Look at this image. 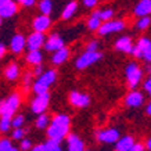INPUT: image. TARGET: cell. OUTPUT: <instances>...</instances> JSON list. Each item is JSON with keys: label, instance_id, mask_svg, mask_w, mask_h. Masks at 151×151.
Listing matches in <instances>:
<instances>
[{"label": "cell", "instance_id": "44dd1931", "mask_svg": "<svg viewBox=\"0 0 151 151\" xmlns=\"http://www.w3.org/2000/svg\"><path fill=\"white\" fill-rule=\"evenodd\" d=\"M43 61V55L39 50H31L27 54V63L31 65H40Z\"/></svg>", "mask_w": 151, "mask_h": 151}, {"label": "cell", "instance_id": "4dcf8cb0", "mask_svg": "<svg viewBox=\"0 0 151 151\" xmlns=\"http://www.w3.org/2000/svg\"><path fill=\"white\" fill-rule=\"evenodd\" d=\"M97 14H99V17H100V19L103 21V22H105V21H110L111 18H112V15H114V11L112 10H100V11H97Z\"/></svg>", "mask_w": 151, "mask_h": 151}, {"label": "cell", "instance_id": "d6a6232c", "mask_svg": "<svg viewBox=\"0 0 151 151\" xmlns=\"http://www.w3.org/2000/svg\"><path fill=\"white\" fill-rule=\"evenodd\" d=\"M11 126H13V125H11V119H7V118L0 119V132L1 133H7Z\"/></svg>", "mask_w": 151, "mask_h": 151}, {"label": "cell", "instance_id": "484cf974", "mask_svg": "<svg viewBox=\"0 0 151 151\" xmlns=\"http://www.w3.org/2000/svg\"><path fill=\"white\" fill-rule=\"evenodd\" d=\"M35 125H36L37 129H46V128H49V125H50V118H49V115L40 114L39 116H37Z\"/></svg>", "mask_w": 151, "mask_h": 151}, {"label": "cell", "instance_id": "52a82bcc", "mask_svg": "<svg viewBox=\"0 0 151 151\" xmlns=\"http://www.w3.org/2000/svg\"><path fill=\"white\" fill-rule=\"evenodd\" d=\"M96 137L99 142L101 143H108V144H112V143H116L121 139L119 136V132L114 128L110 129H104V130H99L96 133Z\"/></svg>", "mask_w": 151, "mask_h": 151}, {"label": "cell", "instance_id": "8d00e7d4", "mask_svg": "<svg viewBox=\"0 0 151 151\" xmlns=\"http://www.w3.org/2000/svg\"><path fill=\"white\" fill-rule=\"evenodd\" d=\"M32 73L33 72H27L24 75V79H22V83H24V87L28 89V87L31 86V78H32Z\"/></svg>", "mask_w": 151, "mask_h": 151}, {"label": "cell", "instance_id": "2e32d148", "mask_svg": "<svg viewBox=\"0 0 151 151\" xmlns=\"http://www.w3.org/2000/svg\"><path fill=\"white\" fill-rule=\"evenodd\" d=\"M67 144H68V151H85V144L82 139L75 133H69L67 136Z\"/></svg>", "mask_w": 151, "mask_h": 151}, {"label": "cell", "instance_id": "30bf717a", "mask_svg": "<svg viewBox=\"0 0 151 151\" xmlns=\"http://www.w3.org/2000/svg\"><path fill=\"white\" fill-rule=\"evenodd\" d=\"M69 103L73 107H79V108H86L90 104V97L81 92H71L69 93Z\"/></svg>", "mask_w": 151, "mask_h": 151}, {"label": "cell", "instance_id": "277c9868", "mask_svg": "<svg viewBox=\"0 0 151 151\" xmlns=\"http://www.w3.org/2000/svg\"><path fill=\"white\" fill-rule=\"evenodd\" d=\"M103 54L100 51H85L82 55H79L78 60L75 61V67L78 69H85L87 67L93 65L94 63H97L99 60H101Z\"/></svg>", "mask_w": 151, "mask_h": 151}, {"label": "cell", "instance_id": "1f68e13d", "mask_svg": "<svg viewBox=\"0 0 151 151\" xmlns=\"http://www.w3.org/2000/svg\"><path fill=\"white\" fill-rule=\"evenodd\" d=\"M24 124H25V116H24V115H15V116H13V119H11V125H13L14 129L22 128Z\"/></svg>", "mask_w": 151, "mask_h": 151}, {"label": "cell", "instance_id": "5b68a950", "mask_svg": "<svg viewBox=\"0 0 151 151\" xmlns=\"http://www.w3.org/2000/svg\"><path fill=\"white\" fill-rule=\"evenodd\" d=\"M125 29V22L121 19H110V21H105L101 24V27L99 28V35L105 36V35H110V33L115 32H121Z\"/></svg>", "mask_w": 151, "mask_h": 151}, {"label": "cell", "instance_id": "f35d334b", "mask_svg": "<svg viewBox=\"0 0 151 151\" xmlns=\"http://www.w3.org/2000/svg\"><path fill=\"white\" fill-rule=\"evenodd\" d=\"M143 87H144V92H146L148 96H151V79H150V78H148L146 82H144Z\"/></svg>", "mask_w": 151, "mask_h": 151}, {"label": "cell", "instance_id": "d4e9b609", "mask_svg": "<svg viewBox=\"0 0 151 151\" xmlns=\"http://www.w3.org/2000/svg\"><path fill=\"white\" fill-rule=\"evenodd\" d=\"M101 24H103V21L100 19L97 11L96 13H93L92 17L87 19V27H89V29H92V31H99V28L101 27Z\"/></svg>", "mask_w": 151, "mask_h": 151}, {"label": "cell", "instance_id": "6da1fadb", "mask_svg": "<svg viewBox=\"0 0 151 151\" xmlns=\"http://www.w3.org/2000/svg\"><path fill=\"white\" fill-rule=\"evenodd\" d=\"M69 126H71V119H69L68 115H55L53 121L50 122V125H49V128H47V137L61 142L64 137L68 136Z\"/></svg>", "mask_w": 151, "mask_h": 151}, {"label": "cell", "instance_id": "4fadbf2b", "mask_svg": "<svg viewBox=\"0 0 151 151\" xmlns=\"http://www.w3.org/2000/svg\"><path fill=\"white\" fill-rule=\"evenodd\" d=\"M50 25H51V19L49 18V15H45V14H42V15L36 17L32 22V27H33V29H35V32H43L45 33L47 29L50 28Z\"/></svg>", "mask_w": 151, "mask_h": 151}, {"label": "cell", "instance_id": "5bb4252c", "mask_svg": "<svg viewBox=\"0 0 151 151\" xmlns=\"http://www.w3.org/2000/svg\"><path fill=\"white\" fill-rule=\"evenodd\" d=\"M64 47V40L61 39V36H58L57 33H53L49 36V39L45 43V49L47 51H57L60 49Z\"/></svg>", "mask_w": 151, "mask_h": 151}, {"label": "cell", "instance_id": "ee69618b", "mask_svg": "<svg viewBox=\"0 0 151 151\" xmlns=\"http://www.w3.org/2000/svg\"><path fill=\"white\" fill-rule=\"evenodd\" d=\"M31 151H45V146H43V144H37V146L32 147Z\"/></svg>", "mask_w": 151, "mask_h": 151}, {"label": "cell", "instance_id": "836d02e7", "mask_svg": "<svg viewBox=\"0 0 151 151\" xmlns=\"http://www.w3.org/2000/svg\"><path fill=\"white\" fill-rule=\"evenodd\" d=\"M24 136H25V130H24L22 128L14 129L13 133H11V137H13L14 140H18V142H21V140H22Z\"/></svg>", "mask_w": 151, "mask_h": 151}, {"label": "cell", "instance_id": "60d3db41", "mask_svg": "<svg viewBox=\"0 0 151 151\" xmlns=\"http://www.w3.org/2000/svg\"><path fill=\"white\" fill-rule=\"evenodd\" d=\"M83 4L87 9H92V7H94L97 4V0H83Z\"/></svg>", "mask_w": 151, "mask_h": 151}, {"label": "cell", "instance_id": "f546056e", "mask_svg": "<svg viewBox=\"0 0 151 151\" xmlns=\"http://www.w3.org/2000/svg\"><path fill=\"white\" fill-rule=\"evenodd\" d=\"M150 24H151V18L148 17V15H146V17H140L139 21L136 22V28H137L139 31H144V29H147V28L150 27Z\"/></svg>", "mask_w": 151, "mask_h": 151}, {"label": "cell", "instance_id": "74e56055", "mask_svg": "<svg viewBox=\"0 0 151 151\" xmlns=\"http://www.w3.org/2000/svg\"><path fill=\"white\" fill-rule=\"evenodd\" d=\"M97 49H99V42L97 40H92V42L87 43V46H86L87 51H99Z\"/></svg>", "mask_w": 151, "mask_h": 151}, {"label": "cell", "instance_id": "681fc988", "mask_svg": "<svg viewBox=\"0 0 151 151\" xmlns=\"http://www.w3.org/2000/svg\"><path fill=\"white\" fill-rule=\"evenodd\" d=\"M15 1H18V3H21V4H22V3L25 1V0H15Z\"/></svg>", "mask_w": 151, "mask_h": 151}, {"label": "cell", "instance_id": "d590c367", "mask_svg": "<svg viewBox=\"0 0 151 151\" xmlns=\"http://www.w3.org/2000/svg\"><path fill=\"white\" fill-rule=\"evenodd\" d=\"M19 148H21L22 151H29V150H32V142L24 137L22 140L19 142Z\"/></svg>", "mask_w": 151, "mask_h": 151}, {"label": "cell", "instance_id": "e575fe53", "mask_svg": "<svg viewBox=\"0 0 151 151\" xmlns=\"http://www.w3.org/2000/svg\"><path fill=\"white\" fill-rule=\"evenodd\" d=\"M13 147L14 146L11 144V142L9 139H1L0 140V151H10Z\"/></svg>", "mask_w": 151, "mask_h": 151}, {"label": "cell", "instance_id": "7c38bea8", "mask_svg": "<svg viewBox=\"0 0 151 151\" xmlns=\"http://www.w3.org/2000/svg\"><path fill=\"white\" fill-rule=\"evenodd\" d=\"M143 103H144V96L142 92H137V90H132L130 93H128V96L125 99V104L130 108H137L143 105Z\"/></svg>", "mask_w": 151, "mask_h": 151}, {"label": "cell", "instance_id": "603a6c76", "mask_svg": "<svg viewBox=\"0 0 151 151\" xmlns=\"http://www.w3.org/2000/svg\"><path fill=\"white\" fill-rule=\"evenodd\" d=\"M4 76L6 79H9V81H15V79L19 76V67L17 64H10L4 71Z\"/></svg>", "mask_w": 151, "mask_h": 151}, {"label": "cell", "instance_id": "cb8c5ba5", "mask_svg": "<svg viewBox=\"0 0 151 151\" xmlns=\"http://www.w3.org/2000/svg\"><path fill=\"white\" fill-rule=\"evenodd\" d=\"M76 10H78V3H76V1H69L68 4L64 7V10H63L61 18L63 19H69L73 14H75Z\"/></svg>", "mask_w": 151, "mask_h": 151}, {"label": "cell", "instance_id": "ffe728a7", "mask_svg": "<svg viewBox=\"0 0 151 151\" xmlns=\"http://www.w3.org/2000/svg\"><path fill=\"white\" fill-rule=\"evenodd\" d=\"M69 57V50L67 47H63V49H60V50L54 51L53 55H51V63L54 65H61L63 63H65Z\"/></svg>", "mask_w": 151, "mask_h": 151}, {"label": "cell", "instance_id": "ab89813d", "mask_svg": "<svg viewBox=\"0 0 151 151\" xmlns=\"http://www.w3.org/2000/svg\"><path fill=\"white\" fill-rule=\"evenodd\" d=\"M146 150V146H143L142 143H134V146L130 148V151H144Z\"/></svg>", "mask_w": 151, "mask_h": 151}, {"label": "cell", "instance_id": "d6986e66", "mask_svg": "<svg viewBox=\"0 0 151 151\" xmlns=\"http://www.w3.org/2000/svg\"><path fill=\"white\" fill-rule=\"evenodd\" d=\"M134 146V139L132 136H124L115 143V151H130Z\"/></svg>", "mask_w": 151, "mask_h": 151}, {"label": "cell", "instance_id": "f6af8a7d", "mask_svg": "<svg viewBox=\"0 0 151 151\" xmlns=\"http://www.w3.org/2000/svg\"><path fill=\"white\" fill-rule=\"evenodd\" d=\"M144 60H146L148 64H151V51H150V53H147V54L144 55Z\"/></svg>", "mask_w": 151, "mask_h": 151}, {"label": "cell", "instance_id": "4316f807", "mask_svg": "<svg viewBox=\"0 0 151 151\" xmlns=\"http://www.w3.org/2000/svg\"><path fill=\"white\" fill-rule=\"evenodd\" d=\"M6 101L9 103V105L13 108L14 111H17V108H18L19 104H21V97H19L18 93H13L11 96H9L7 99H6Z\"/></svg>", "mask_w": 151, "mask_h": 151}, {"label": "cell", "instance_id": "9a60e30c", "mask_svg": "<svg viewBox=\"0 0 151 151\" xmlns=\"http://www.w3.org/2000/svg\"><path fill=\"white\" fill-rule=\"evenodd\" d=\"M115 49H116L118 51L126 53V54H132L134 46H133V42L129 36H122L115 42Z\"/></svg>", "mask_w": 151, "mask_h": 151}, {"label": "cell", "instance_id": "7dc6e473", "mask_svg": "<svg viewBox=\"0 0 151 151\" xmlns=\"http://www.w3.org/2000/svg\"><path fill=\"white\" fill-rule=\"evenodd\" d=\"M146 148H147L148 151H151V137L147 139V142H146Z\"/></svg>", "mask_w": 151, "mask_h": 151}, {"label": "cell", "instance_id": "f907efd6", "mask_svg": "<svg viewBox=\"0 0 151 151\" xmlns=\"http://www.w3.org/2000/svg\"><path fill=\"white\" fill-rule=\"evenodd\" d=\"M0 24H1V15H0Z\"/></svg>", "mask_w": 151, "mask_h": 151}, {"label": "cell", "instance_id": "3957f363", "mask_svg": "<svg viewBox=\"0 0 151 151\" xmlns=\"http://www.w3.org/2000/svg\"><path fill=\"white\" fill-rule=\"evenodd\" d=\"M125 75H126L128 86L130 87L132 90H134V89L137 87L139 83L142 82L143 71L136 63H130V64H128L126 69H125Z\"/></svg>", "mask_w": 151, "mask_h": 151}, {"label": "cell", "instance_id": "9c48e42d", "mask_svg": "<svg viewBox=\"0 0 151 151\" xmlns=\"http://www.w3.org/2000/svg\"><path fill=\"white\" fill-rule=\"evenodd\" d=\"M45 43H46V37H45L43 32H33L27 39V47L29 51L39 50L42 46H45Z\"/></svg>", "mask_w": 151, "mask_h": 151}, {"label": "cell", "instance_id": "e0dca14e", "mask_svg": "<svg viewBox=\"0 0 151 151\" xmlns=\"http://www.w3.org/2000/svg\"><path fill=\"white\" fill-rule=\"evenodd\" d=\"M25 47H27V39H25L22 35H19V33L14 35L11 42H10V49H11V51L15 53V54H19Z\"/></svg>", "mask_w": 151, "mask_h": 151}, {"label": "cell", "instance_id": "c3c4849f", "mask_svg": "<svg viewBox=\"0 0 151 151\" xmlns=\"http://www.w3.org/2000/svg\"><path fill=\"white\" fill-rule=\"evenodd\" d=\"M10 151H19V150H18V148H17V147H13V148H11V150H10Z\"/></svg>", "mask_w": 151, "mask_h": 151}, {"label": "cell", "instance_id": "ba28073f", "mask_svg": "<svg viewBox=\"0 0 151 151\" xmlns=\"http://www.w3.org/2000/svg\"><path fill=\"white\" fill-rule=\"evenodd\" d=\"M151 51V39L148 37H140L139 42L132 51V55L136 58H144V55Z\"/></svg>", "mask_w": 151, "mask_h": 151}, {"label": "cell", "instance_id": "f1b7e54d", "mask_svg": "<svg viewBox=\"0 0 151 151\" xmlns=\"http://www.w3.org/2000/svg\"><path fill=\"white\" fill-rule=\"evenodd\" d=\"M43 146H45V151H63L61 146H60V142L53 140V139H49Z\"/></svg>", "mask_w": 151, "mask_h": 151}, {"label": "cell", "instance_id": "83f0119b", "mask_svg": "<svg viewBox=\"0 0 151 151\" xmlns=\"http://www.w3.org/2000/svg\"><path fill=\"white\" fill-rule=\"evenodd\" d=\"M39 10H40L42 14L49 15L51 13V10H53V1L51 0H42L39 3Z\"/></svg>", "mask_w": 151, "mask_h": 151}, {"label": "cell", "instance_id": "8fae6325", "mask_svg": "<svg viewBox=\"0 0 151 151\" xmlns=\"http://www.w3.org/2000/svg\"><path fill=\"white\" fill-rule=\"evenodd\" d=\"M17 13V4L14 0H0V15L1 18H10Z\"/></svg>", "mask_w": 151, "mask_h": 151}, {"label": "cell", "instance_id": "ac0fdd59", "mask_svg": "<svg viewBox=\"0 0 151 151\" xmlns=\"http://www.w3.org/2000/svg\"><path fill=\"white\" fill-rule=\"evenodd\" d=\"M151 14V0H140L134 7V15L146 17Z\"/></svg>", "mask_w": 151, "mask_h": 151}, {"label": "cell", "instance_id": "7a4b0ae2", "mask_svg": "<svg viewBox=\"0 0 151 151\" xmlns=\"http://www.w3.org/2000/svg\"><path fill=\"white\" fill-rule=\"evenodd\" d=\"M55 78H57V71L54 69H49L45 73H42L36 82L33 83V92L36 94L49 93V87L55 82Z\"/></svg>", "mask_w": 151, "mask_h": 151}, {"label": "cell", "instance_id": "7402d4cb", "mask_svg": "<svg viewBox=\"0 0 151 151\" xmlns=\"http://www.w3.org/2000/svg\"><path fill=\"white\" fill-rule=\"evenodd\" d=\"M15 111L9 105V103L6 100L0 101V116L1 118H7V119H13Z\"/></svg>", "mask_w": 151, "mask_h": 151}, {"label": "cell", "instance_id": "8992f818", "mask_svg": "<svg viewBox=\"0 0 151 151\" xmlns=\"http://www.w3.org/2000/svg\"><path fill=\"white\" fill-rule=\"evenodd\" d=\"M49 101H50V96L49 93H45V94H36V97L32 100L31 103V110L35 114H45V111L47 110L49 107Z\"/></svg>", "mask_w": 151, "mask_h": 151}, {"label": "cell", "instance_id": "b9f144b4", "mask_svg": "<svg viewBox=\"0 0 151 151\" xmlns=\"http://www.w3.org/2000/svg\"><path fill=\"white\" fill-rule=\"evenodd\" d=\"M42 72H43V67L40 65H35V69H33V75H36V76H40Z\"/></svg>", "mask_w": 151, "mask_h": 151}, {"label": "cell", "instance_id": "816d5d0a", "mask_svg": "<svg viewBox=\"0 0 151 151\" xmlns=\"http://www.w3.org/2000/svg\"><path fill=\"white\" fill-rule=\"evenodd\" d=\"M150 79H151V71H150Z\"/></svg>", "mask_w": 151, "mask_h": 151}, {"label": "cell", "instance_id": "bcb514c9", "mask_svg": "<svg viewBox=\"0 0 151 151\" xmlns=\"http://www.w3.org/2000/svg\"><path fill=\"white\" fill-rule=\"evenodd\" d=\"M146 112H147V115H150L151 116V101L147 104V107H146Z\"/></svg>", "mask_w": 151, "mask_h": 151}, {"label": "cell", "instance_id": "7bdbcfd3", "mask_svg": "<svg viewBox=\"0 0 151 151\" xmlns=\"http://www.w3.org/2000/svg\"><path fill=\"white\" fill-rule=\"evenodd\" d=\"M6 54V46L3 43H0V60L3 58V55Z\"/></svg>", "mask_w": 151, "mask_h": 151}]
</instances>
